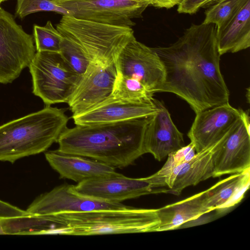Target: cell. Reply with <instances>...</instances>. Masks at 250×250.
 Here are the masks:
<instances>
[{"mask_svg": "<svg viewBox=\"0 0 250 250\" xmlns=\"http://www.w3.org/2000/svg\"><path fill=\"white\" fill-rule=\"evenodd\" d=\"M56 28L62 36L75 42L91 62L107 65L123 47L135 38L133 30L62 15Z\"/></svg>", "mask_w": 250, "mask_h": 250, "instance_id": "cell-5", "label": "cell"}, {"mask_svg": "<svg viewBox=\"0 0 250 250\" xmlns=\"http://www.w3.org/2000/svg\"><path fill=\"white\" fill-rule=\"evenodd\" d=\"M117 74L140 81L152 95L160 92L165 71L157 53L134 38L127 42L114 61Z\"/></svg>", "mask_w": 250, "mask_h": 250, "instance_id": "cell-10", "label": "cell"}, {"mask_svg": "<svg viewBox=\"0 0 250 250\" xmlns=\"http://www.w3.org/2000/svg\"><path fill=\"white\" fill-rule=\"evenodd\" d=\"M204 193L203 191L157 209L160 223L156 231L179 229L184 223L209 212L205 206Z\"/></svg>", "mask_w": 250, "mask_h": 250, "instance_id": "cell-20", "label": "cell"}, {"mask_svg": "<svg viewBox=\"0 0 250 250\" xmlns=\"http://www.w3.org/2000/svg\"><path fill=\"white\" fill-rule=\"evenodd\" d=\"M149 5L158 8L170 9L181 1L182 0H148Z\"/></svg>", "mask_w": 250, "mask_h": 250, "instance_id": "cell-31", "label": "cell"}, {"mask_svg": "<svg viewBox=\"0 0 250 250\" xmlns=\"http://www.w3.org/2000/svg\"><path fill=\"white\" fill-rule=\"evenodd\" d=\"M158 111L151 116L144 139L145 153H150L159 161L185 146L183 134L172 120L168 111L159 101L153 98Z\"/></svg>", "mask_w": 250, "mask_h": 250, "instance_id": "cell-16", "label": "cell"}, {"mask_svg": "<svg viewBox=\"0 0 250 250\" xmlns=\"http://www.w3.org/2000/svg\"><path fill=\"white\" fill-rule=\"evenodd\" d=\"M38 12H54L62 15H70L65 9L56 5L52 0H17L15 14L23 19Z\"/></svg>", "mask_w": 250, "mask_h": 250, "instance_id": "cell-27", "label": "cell"}, {"mask_svg": "<svg viewBox=\"0 0 250 250\" xmlns=\"http://www.w3.org/2000/svg\"><path fill=\"white\" fill-rule=\"evenodd\" d=\"M220 0H182L177 12L180 14H193L201 8H207Z\"/></svg>", "mask_w": 250, "mask_h": 250, "instance_id": "cell-28", "label": "cell"}, {"mask_svg": "<svg viewBox=\"0 0 250 250\" xmlns=\"http://www.w3.org/2000/svg\"><path fill=\"white\" fill-rule=\"evenodd\" d=\"M218 142L196 152L191 159L176 169L174 174L173 185L168 189L169 193L178 195L186 188L196 185L213 176L212 155Z\"/></svg>", "mask_w": 250, "mask_h": 250, "instance_id": "cell-19", "label": "cell"}, {"mask_svg": "<svg viewBox=\"0 0 250 250\" xmlns=\"http://www.w3.org/2000/svg\"><path fill=\"white\" fill-rule=\"evenodd\" d=\"M250 185V168L234 173L205 190V206L209 212L225 211L244 198Z\"/></svg>", "mask_w": 250, "mask_h": 250, "instance_id": "cell-18", "label": "cell"}, {"mask_svg": "<svg viewBox=\"0 0 250 250\" xmlns=\"http://www.w3.org/2000/svg\"><path fill=\"white\" fill-rule=\"evenodd\" d=\"M60 53L72 68L82 76L91 62L88 57L75 42L65 37H62Z\"/></svg>", "mask_w": 250, "mask_h": 250, "instance_id": "cell-26", "label": "cell"}, {"mask_svg": "<svg viewBox=\"0 0 250 250\" xmlns=\"http://www.w3.org/2000/svg\"><path fill=\"white\" fill-rule=\"evenodd\" d=\"M65 111L45 105L0 125V161L13 163L45 151L67 127L69 118Z\"/></svg>", "mask_w": 250, "mask_h": 250, "instance_id": "cell-4", "label": "cell"}, {"mask_svg": "<svg viewBox=\"0 0 250 250\" xmlns=\"http://www.w3.org/2000/svg\"><path fill=\"white\" fill-rule=\"evenodd\" d=\"M28 214L26 210L0 199V218L19 216Z\"/></svg>", "mask_w": 250, "mask_h": 250, "instance_id": "cell-29", "label": "cell"}, {"mask_svg": "<svg viewBox=\"0 0 250 250\" xmlns=\"http://www.w3.org/2000/svg\"><path fill=\"white\" fill-rule=\"evenodd\" d=\"M49 235H94L155 232L157 209L128 207L120 209L47 214Z\"/></svg>", "mask_w": 250, "mask_h": 250, "instance_id": "cell-3", "label": "cell"}, {"mask_svg": "<svg viewBox=\"0 0 250 250\" xmlns=\"http://www.w3.org/2000/svg\"><path fill=\"white\" fill-rule=\"evenodd\" d=\"M213 23L191 24L174 43L152 47L165 71L160 92L176 94L195 113L229 103V92L221 73Z\"/></svg>", "mask_w": 250, "mask_h": 250, "instance_id": "cell-1", "label": "cell"}, {"mask_svg": "<svg viewBox=\"0 0 250 250\" xmlns=\"http://www.w3.org/2000/svg\"><path fill=\"white\" fill-rule=\"evenodd\" d=\"M151 117L67 127L59 137L58 150L114 168L127 167L145 154L144 139Z\"/></svg>", "mask_w": 250, "mask_h": 250, "instance_id": "cell-2", "label": "cell"}, {"mask_svg": "<svg viewBox=\"0 0 250 250\" xmlns=\"http://www.w3.org/2000/svg\"><path fill=\"white\" fill-rule=\"evenodd\" d=\"M121 203L106 202L86 196L76 186L63 184L36 198L26 210L30 214H51L128 207Z\"/></svg>", "mask_w": 250, "mask_h": 250, "instance_id": "cell-11", "label": "cell"}, {"mask_svg": "<svg viewBox=\"0 0 250 250\" xmlns=\"http://www.w3.org/2000/svg\"><path fill=\"white\" fill-rule=\"evenodd\" d=\"M76 188L86 196L112 203L152 193H169L168 188H162L153 175L132 178L116 172L81 182Z\"/></svg>", "mask_w": 250, "mask_h": 250, "instance_id": "cell-9", "label": "cell"}, {"mask_svg": "<svg viewBox=\"0 0 250 250\" xmlns=\"http://www.w3.org/2000/svg\"><path fill=\"white\" fill-rule=\"evenodd\" d=\"M240 109L227 103L196 113L188 136L196 152L220 140L240 118Z\"/></svg>", "mask_w": 250, "mask_h": 250, "instance_id": "cell-14", "label": "cell"}, {"mask_svg": "<svg viewBox=\"0 0 250 250\" xmlns=\"http://www.w3.org/2000/svg\"><path fill=\"white\" fill-rule=\"evenodd\" d=\"M158 110L153 98L132 101L117 99L110 95L92 108L72 115L71 118L76 125H87L150 117Z\"/></svg>", "mask_w": 250, "mask_h": 250, "instance_id": "cell-15", "label": "cell"}, {"mask_svg": "<svg viewBox=\"0 0 250 250\" xmlns=\"http://www.w3.org/2000/svg\"><path fill=\"white\" fill-rule=\"evenodd\" d=\"M111 95L124 100L140 101L151 100L153 95L138 80L117 74Z\"/></svg>", "mask_w": 250, "mask_h": 250, "instance_id": "cell-23", "label": "cell"}, {"mask_svg": "<svg viewBox=\"0 0 250 250\" xmlns=\"http://www.w3.org/2000/svg\"><path fill=\"white\" fill-rule=\"evenodd\" d=\"M29 68L33 93L45 105L67 103L82 77L58 52L36 51Z\"/></svg>", "mask_w": 250, "mask_h": 250, "instance_id": "cell-6", "label": "cell"}, {"mask_svg": "<svg viewBox=\"0 0 250 250\" xmlns=\"http://www.w3.org/2000/svg\"><path fill=\"white\" fill-rule=\"evenodd\" d=\"M212 158V177L250 168V131L241 117L217 143Z\"/></svg>", "mask_w": 250, "mask_h": 250, "instance_id": "cell-12", "label": "cell"}, {"mask_svg": "<svg viewBox=\"0 0 250 250\" xmlns=\"http://www.w3.org/2000/svg\"><path fill=\"white\" fill-rule=\"evenodd\" d=\"M195 147L190 142L168 155L167 159L163 167L155 173L170 189L174 182V174L176 169L191 159L196 154Z\"/></svg>", "mask_w": 250, "mask_h": 250, "instance_id": "cell-24", "label": "cell"}, {"mask_svg": "<svg viewBox=\"0 0 250 250\" xmlns=\"http://www.w3.org/2000/svg\"><path fill=\"white\" fill-rule=\"evenodd\" d=\"M216 210L217 213L215 214H214L213 215H205V214L206 213L193 220L188 221L184 223L179 227V229L191 227L208 223L211 221L212 219L214 218L216 215L219 214L221 213H223L222 211L218 210Z\"/></svg>", "mask_w": 250, "mask_h": 250, "instance_id": "cell-30", "label": "cell"}, {"mask_svg": "<svg viewBox=\"0 0 250 250\" xmlns=\"http://www.w3.org/2000/svg\"><path fill=\"white\" fill-rule=\"evenodd\" d=\"M33 38L36 51L60 52L62 37L50 21L44 26L34 25Z\"/></svg>", "mask_w": 250, "mask_h": 250, "instance_id": "cell-25", "label": "cell"}, {"mask_svg": "<svg viewBox=\"0 0 250 250\" xmlns=\"http://www.w3.org/2000/svg\"><path fill=\"white\" fill-rule=\"evenodd\" d=\"M249 0H220L210 6L205 12L202 22L213 23L219 30L228 24Z\"/></svg>", "mask_w": 250, "mask_h": 250, "instance_id": "cell-22", "label": "cell"}, {"mask_svg": "<svg viewBox=\"0 0 250 250\" xmlns=\"http://www.w3.org/2000/svg\"><path fill=\"white\" fill-rule=\"evenodd\" d=\"M0 10L2 9L1 7H0Z\"/></svg>", "mask_w": 250, "mask_h": 250, "instance_id": "cell-33", "label": "cell"}, {"mask_svg": "<svg viewBox=\"0 0 250 250\" xmlns=\"http://www.w3.org/2000/svg\"><path fill=\"white\" fill-rule=\"evenodd\" d=\"M70 16L98 23L130 27L132 19L142 17L148 0H52Z\"/></svg>", "mask_w": 250, "mask_h": 250, "instance_id": "cell-8", "label": "cell"}, {"mask_svg": "<svg viewBox=\"0 0 250 250\" xmlns=\"http://www.w3.org/2000/svg\"><path fill=\"white\" fill-rule=\"evenodd\" d=\"M33 36L27 33L3 9L0 10V83H12L36 53Z\"/></svg>", "mask_w": 250, "mask_h": 250, "instance_id": "cell-7", "label": "cell"}, {"mask_svg": "<svg viewBox=\"0 0 250 250\" xmlns=\"http://www.w3.org/2000/svg\"><path fill=\"white\" fill-rule=\"evenodd\" d=\"M45 157L61 178L69 179L78 183L116 172L114 167L95 160L64 153L58 149L46 151Z\"/></svg>", "mask_w": 250, "mask_h": 250, "instance_id": "cell-17", "label": "cell"}, {"mask_svg": "<svg viewBox=\"0 0 250 250\" xmlns=\"http://www.w3.org/2000/svg\"><path fill=\"white\" fill-rule=\"evenodd\" d=\"M116 76L114 62L104 65L91 62L67 103L73 115L88 110L109 97Z\"/></svg>", "mask_w": 250, "mask_h": 250, "instance_id": "cell-13", "label": "cell"}, {"mask_svg": "<svg viewBox=\"0 0 250 250\" xmlns=\"http://www.w3.org/2000/svg\"><path fill=\"white\" fill-rule=\"evenodd\" d=\"M6 0H0V3H1V2H2L4 1H6Z\"/></svg>", "mask_w": 250, "mask_h": 250, "instance_id": "cell-32", "label": "cell"}, {"mask_svg": "<svg viewBox=\"0 0 250 250\" xmlns=\"http://www.w3.org/2000/svg\"><path fill=\"white\" fill-rule=\"evenodd\" d=\"M216 38L221 56L236 53L250 46V0L228 24L217 30Z\"/></svg>", "mask_w": 250, "mask_h": 250, "instance_id": "cell-21", "label": "cell"}]
</instances>
